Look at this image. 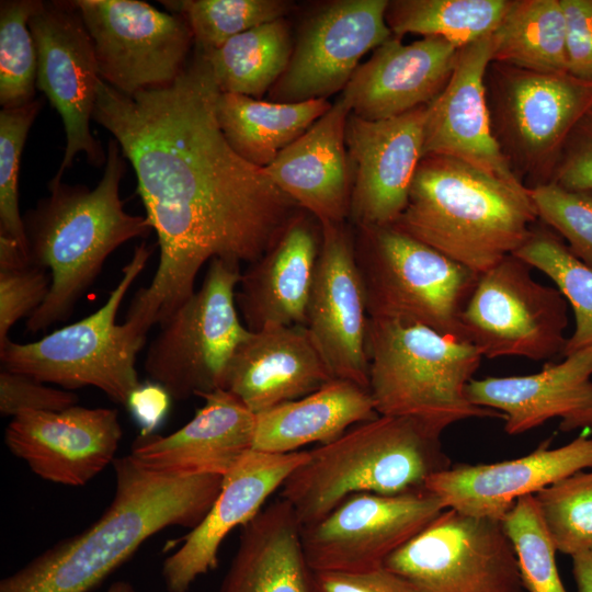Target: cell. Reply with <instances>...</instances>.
I'll return each mask as SVG.
<instances>
[{"mask_svg": "<svg viewBox=\"0 0 592 592\" xmlns=\"http://www.w3.org/2000/svg\"><path fill=\"white\" fill-rule=\"evenodd\" d=\"M219 94L196 49L170 86L127 95L102 79L98 84L92 119L132 164L158 237L156 273L125 318L146 334L194 294L206 262L257 261L303 210L228 144L216 114Z\"/></svg>", "mask_w": 592, "mask_h": 592, "instance_id": "obj_1", "label": "cell"}, {"mask_svg": "<svg viewBox=\"0 0 592 592\" xmlns=\"http://www.w3.org/2000/svg\"><path fill=\"white\" fill-rule=\"evenodd\" d=\"M115 494L102 516L0 582V592H90L146 539L170 526L194 528L215 502L217 475L172 477L113 460Z\"/></svg>", "mask_w": 592, "mask_h": 592, "instance_id": "obj_2", "label": "cell"}, {"mask_svg": "<svg viewBox=\"0 0 592 592\" xmlns=\"http://www.w3.org/2000/svg\"><path fill=\"white\" fill-rule=\"evenodd\" d=\"M124 159L118 143L110 139L104 172L95 187L50 180L49 195L24 214L27 260L52 276L45 301L26 320L29 332L67 319L107 257L152 230L147 216L124 209L119 196Z\"/></svg>", "mask_w": 592, "mask_h": 592, "instance_id": "obj_3", "label": "cell"}, {"mask_svg": "<svg viewBox=\"0 0 592 592\" xmlns=\"http://www.w3.org/2000/svg\"><path fill=\"white\" fill-rule=\"evenodd\" d=\"M537 220L530 189L519 179L429 155L392 226L480 274L514 254Z\"/></svg>", "mask_w": 592, "mask_h": 592, "instance_id": "obj_4", "label": "cell"}, {"mask_svg": "<svg viewBox=\"0 0 592 592\" xmlns=\"http://www.w3.org/2000/svg\"><path fill=\"white\" fill-rule=\"evenodd\" d=\"M442 431L408 417L378 415L337 440L308 451V458L281 487V498L301 526L327 515L357 492L399 494L424 488L452 466Z\"/></svg>", "mask_w": 592, "mask_h": 592, "instance_id": "obj_5", "label": "cell"}, {"mask_svg": "<svg viewBox=\"0 0 592 592\" xmlns=\"http://www.w3.org/2000/svg\"><path fill=\"white\" fill-rule=\"evenodd\" d=\"M366 348L379 415L413 418L442 432L468 419H503L466 396L482 360L473 344L422 325L369 318Z\"/></svg>", "mask_w": 592, "mask_h": 592, "instance_id": "obj_6", "label": "cell"}, {"mask_svg": "<svg viewBox=\"0 0 592 592\" xmlns=\"http://www.w3.org/2000/svg\"><path fill=\"white\" fill-rule=\"evenodd\" d=\"M153 251L141 242L135 247L122 277L98 310L30 343L8 341L0 346L2 368L31 376L66 389L95 387L114 402L125 406L139 386L135 367L146 334L125 321L116 323L117 311L134 281Z\"/></svg>", "mask_w": 592, "mask_h": 592, "instance_id": "obj_7", "label": "cell"}, {"mask_svg": "<svg viewBox=\"0 0 592 592\" xmlns=\"http://www.w3.org/2000/svg\"><path fill=\"white\" fill-rule=\"evenodd\" d=\"M354 255L369 318L418 323L463 341L479 274L392 225L357 227Z\"/></svg>", "mask_w": 592, "mask_h": 592, "instance_id": "obj_8", "label": "cell"}, {"mask_svg": "<svg viewBox=\"0 0 592 592\" xmlns=\"http://www.w3.org/2000/svg\"><path fill=\"white\" fill-rule=\"evenodd\" d=\"M241 273L239 262L212 260L201 287L159 325L144 368L172 399L225 389L230 361L251 332L236 304Z\"/></svg>", "mask_w": 592, "mask_h": 592, "instance_id": "obj_9", "label": "cell"}, {"mask_svg": "<svg viewBox=\"0 0 592 592\" xmlns=\"http://www.w3.org/2000/svg\"><path fill=\"white\" fill-rule=\"evenodd\" d=\"M485 84L491 132L512 172L528 189L548 183L566 138L592 107V82L491 62Z\"/></svg>", "mask_w": 592, "mask_h": 592, "instance_id": "obj_10", "label": "cell"}, {"mask_svg": "<svg viewBox=\"0 0 592 592\" xmlns=\"http://www.w3.org/2000/svg\"><path fill=\"white\" fill-rule=\"evenodd\" d=\"M533 269L514 254L480 273L463 310V341L482 357L533 361L562 354L569 304L557 287L532 276Z\"/></svg>", "mask_w": 592, "mask_h": 592, "instance_id": "obj_11", "label": "cell"}, {"mask_svg": "<svg viewBox=\"0 0 592 592\" xmlns=\"http://www.w3.org/2000/svg\"><path fill=\"white\" fill-rule=\"evenodd\" d=\"M384 567L412 592H526L501 521L453 509L442 511Z\"/></svg>", "mask_w": 592, "mask_h": 592, "instance_id": "obj_12", "label": "cell"}, {"mask_svg": "<svg viewBox=\"0 0 592 592\" xmlns=\"http://www.w3.org/2000/svg\"><path fill=\"white\" fill-rule=\"evenodd\" d=\"M102 81L127 94L170 86L194 43L185 20L139 0H75Z\"/></svg>", "mask_w": 592, "mask_h": 592, "instance_id": "obj_13", "label": "cell"}, {"mask_svg": "<svg viewBox=\"0 0 592 592\" xmlns=\"http://www.w3.org/2000/svg\"><path fill=\"white\" fill-rule=\"evenodd\" d=\"M444 510L425 488L399 494L353 493L322 519L301 526L303 550L312 571L377 570Z\"/></svg>", "mask_w": 592, "mask_h": 592, "instance_id": "obj_14", "label": "cell"}, {"mask_svg": "<svg viewBox=\"0 0 592 592\" xmlns=\"http://www.w3.org/2000/svg\"><path fill=\"white\" fill-rule=\"evenodd\" d=\"M36 52V89L59 113L64 157L52 181H61L78 153L100 167L106 153L90 130L101 80L92 39L73 1H44L29 22Z\"/></svg>", "mask_w": 592, "mask_h": 592, "instance_id": "obj_15", "label": "cell"}, {"mask_svg": "<svg viewBox=\"0 0 592 592\" xmlns=\"http://www.w3.org/2000/svg\"><path fill=\"white\" fill-rule=\"evenodd\" d=\"M388 0L331 1L303 23L289 62L270 90L273 102L327 99L344 90L360 59L392 36Z\"/></svg>", "mask_w": 592, "mask_h": 592, "instance_id": "obj_16", "label": "cell"}, {"mask_svg": "<svg viewBox=\"0 0 592 592\" xmlns=\"http://www.w3.org/2000/svg\"><path fill=\"white\" fill-rule=\"evenodd\" d=\"M321 243L307 307L306 328L334 378L369 390V316L345 223H320Z\"/></svg>", "mask_w": 592, "mask_h": 592, "instance_id": "obj_17", "label": "cell"}, {"mask_svg": "<svg viewBox=\"0 0 592 592\" xmlns=\"http://www.w3.org/2000/svg\"><path fill=\"white\" fill-rule=\"evenodd\" d=\"M428 105L367 121L350 114L345 143L353 175L350 217L356 227L388 226L403 213L422 159Z\"/></svg>", "mask_w": 592, "mask_h": 592, "instance_id": "obj_18", "label": "cell"}, {"mask_svg": "<svg viewBox=\"0 0 592 592\" xmlns=\"http://www.w3.org/2000/svg\"><path fill=\"white\" fill-rule=\"evenodd\" d=\"M122 435L117 410L72 406L21 412L8 424L4 441L41 478L79 487L113 463Z\"/></svg>", "mask_w": 592, "mask_h": 592, "instance_id": "obj_19", "label": "cell"}, {"mask_svg": "<svg viewBox=\"0 0 592 592\" xmlns=\"http://www.w3.org/2000/svg\"><path fill=\"white\" fill-rule=\"evenodd\" d=\"M308 458V451L274 454L250 449L223 477L219 493L204 519L180 540L161 567L168 592H187L218 566L219 547L237 526L252 520L269 497Z\"/></svg>", "mask_w": 592, "mask_h": 592, "instance_id": "obj_20", "label": "cell"}, {"mask_svg": "<svg viewBox=\"0 0 592 592\" xmlns=\"http://www.w3.org/2000/svg\"><path fill=\"white\" fill-rule=\"evenodd\" d=\"M550 440L522 457L490 464H456L428 478L424 488L445 509L501 521L522 497L592 467V439L580 435L551 448Z\"/></svg>", "mask_w": 592, "mask_h": 592, "instance_id": "obj_21", "label": "cell"}, {"mask_svg": "<svg viewBox=\"0 0 592 592\" xmlns=\"http://www.w3.org/2000/svg\"><path fill=\"white\" fill-rule=\"evenodd\" d=\"M492 49V34L458 48L445 88L428 105L422 157L446 156L516 178L491 132L485 78Z\"/></svg>", "mask_w": 592, "mask_h": 592, "instance_id": "obj_22", "label": "cell"}, {"mask_svg": "<svg viewBox=\"0 0 592 592\" xmlns=\"http://www.w3.org/2000/svg\"><path fill=\"white\" fill-rule=\"evenodd\" d=\"M178 431L139 435L130 456L143 468L172 477H224L253 446L255 414L237 397L218 389Z\"/></svg>", "mask_w": 592, "mask_h": 592, "instance_id": "obj_23", "label": "cell"}, {"mask_svg": "<svg viewBox=\"0 0 592 592\" xmlns=\"http://www.w3.org/2000/svg\"><path fill=\"white\" fill-rule=\"evenodd\" d=\"M457 50L435 37L402 44L392 35L357 67L341 95L352 114L367 121L429 105L445 88Z\"/></svg>", "mask_w": 592, "mask_h": 592, "instance_id": "obj_24", "label": "cell"}, {"mask_svg": "<svg viewBox=\"0 0 592 592\" xmlns=\"http://www.w3.org/2000/svg\"><path fill=\"white\" fill-rule=\"evenodd\" d=\"M334 377L305 326L267 325L237 348L225 389L254 414L305 397Z\"/></svg>", "mask_w": 592, "mask_h": 592, "instance_id": "obj_25", "label": "cell"}, {"mask_svg": "<svg viewBox=\"0 0 592 592\" xmlns=\"http://www.w3.org/2000/svg\"><path fill=\"white\" fill-rule=\"evenodd\" d=\"M351 109L341 95L264 168L271 181L319 223L350 217L353 175L345 130Z\"/></svg>", "mask_w": 592, "mask_h": 592, "instance_id": "obj_26", "label": "cell"}, {"mask_svg": "<svg viewBox=\"0 0 592 592\" xmlns=\"http://www.w3.org/2000/svg\"><path fill=\"white\" fill-rule=\"evenodd\" d=\"M320 243V223L303 209L241 273L236 304L248 330L267 325L306 327Z\"/></svg>", "mask_w": 592, "mask_h": 592, "instance_id": "obj_27", "label": "cell"}, {"mask_svg": "<svg viewBox=\"0 0 592 592\" xmlns=\"http://www.w3.org/2000/svg\"><path fill=\"white\" fill-rule=\"evenodd\" d=\"M466 396L475 406L500 412L510 435L563 419L592 406V348L531 375L473 378Z\"/></svg>", "mask_w": 592, "mask_h": 592, "instance_id": "obj_28", "label": "cell"}, {"mask_svg": "<svg viewBox=\"0 0 592 592\" xmlns=\"http://www.w3.org/2000/svg\"><path fill=\"white\" fill-rule=\"evenodd\" d=\"M301 525L280 498L241 526L238 548L219 592H312Z\"/></svg>", "mask_w": 592, "mask_h": 592, "instance_id": "obj_29", "label": "cell"}, {"mask_svg": "<svg viewBox=\"0 0 592 592\" xmlns=\"http://www.w3.org/2000/svg\"><path fill=\"white\" fill-rule=\"evenodd\" d=\"M378 415L368 389L333 378L305 397L255 414L252 449L286 454L311 443L328 444Z\"/></svg>", "mask_w": 592, "mask_h": 592, "instance_id": "obj_30", "label": "cell"}, {"mask_svg": "<svg viewBox=\"0 0 592 592\" xmlns=\"http://www.w3.org/2000/svg\"><path fill=\"white\" fill-rule=\"evenodd\" d=\"M331 106L327 99L281 103L220 92L216 114L231 148L264 169Z\"/></svg>", "mask_w": 592, "mask_h": 592, "instance_id": "obj_31", "label": "cell"}, {"mask_svg": "<svg viewBox=\"0 0 592 592\" xmlns=\"http://www.w3.org/2000/svg\"><path fill=\"white\" fill-rule=\"evenodd\" d=\"M492 41L491 62L537 72H568L560 0H511Z\"/></svg>", "mask_w": 592, "mask_h": 592, "instance_id": "obj_32", "label": "cell"}, {"mask_svg": "<svg viewBox=\"0 0 592 592\" xmlns=\"http://www.w3.org/2000/svg\"><path fill=\"white\" fill-rule=\"evenodd\" d=\"M293 48L291 25L283 18L242 32L204 55L221 93L259 100L285 71Z\"/></svg>", "mask_w": 592, "mask_h": 592, "instance_id": "obj_33", "label": "cell"}, {"mask_svg": "<svg viewBox=\"0 0 592 592\" xmlns=\"http://www.w3.org/2000/svg\"><path fill=\"white\" fill-rule=\"evenodd\" d=\"M511 0H391L385 20L394 36L418 34L457 48L492 34Z\"/></svg>", "mask_w": 592, "mask_h": 592, "instance_id": "obj_34", "label": "cell"}, {"mask_svg": "<svg viewBox=\"0 0 592 592\" xmlns=\"http://www.w3.org/2000/svg\"><path fill=\"white\" fill-rule=\"evenodd\" d=\"M514 255L546 274L572 309L574 328L561 356L592 348V269L578 260L558 235L540 226L533 227Z\"/></svg>", "mask_w": 592, "mask_h": 592, "instance_id": "obj_35", "label": "cell"}, {"mask_svg": "<svg viewBox=\"0 0 592 592\" xmlns=\"http://www.w3.org/2000/svg\"><path fill=\"white\" fill-rule=\"evenodd\" d=\"M160 3L187 23L195 49L209 54L234 36L285 15V0H163Z\"/></svg>", "mask_w": 592, "mask_h": 592, "instance_id": "obj_36", "label": "cell"}, {"mask_svg": "<svg viewBox=\"0 0 592 592\" xmlns=\"http://www.w3.org/2000/svg\"><path fill=\"white\" fill-rule=\"evenodd\" d=\"M39 0L0 2V104L2 109L34 100L37 52L29 22L42 8Z\"/></svg>", "mask_w": 592, "mask_h": 592, "instance_id": "obj_37", "label": "cell"}, {"mask_svg": "<svg viewBox=\"0 0 592 592\" xmlns=\"http://www.w3.org/2000/svg\"><path fill=\"white\" fill-rule=\"evenodd\" d=\"M526 592H567L556 565V547L533 494L520 498L501 520Z\"/></svg>", "mask_w": 592, "mask_h": 592, "instance_id": "obj_38", "label": "cell"}, {"mask_svg": "<svg viewBox=\"0 0 592 592\" xmlns=\"http://www.w3.org/2000/svg\"><path fill=\"white\" fill-rule=\"evenodd\" d=\"M534 497L557 551L592 550V471H577Z\"/></svg>", "mask_w": 592, "mask_h": 592, "instance_id": "obj_39", "label": "cell"}, {"mask_svg": "<svg viewBox=\"0 0 592 592\" xmlns=\"http://www.w3.org/2000/svg\"><path fill=\"white\" fill-rule=\"evenodd\" d=\"M42 100L0 111V235L18 242L27 258L23 216L19 209L18 180L27 134L42 109Z\"/></svg>", "mask_w": 592, "mask_h": 592, "instance_id": "obj_40", "label": "cell"}, {"mask_svg": "<svg viewBox=\"0 0 592 592\" xmlns=\"http://www.w3.org/2000/svg\"><path fill=\"white\" fill-rule=\"evenodd\" d=\"M538 219L562 237L569 251L592 269V193L555 183L530 189Z\"/></svg>", "mask_w": 592, "mask_h": 592, "instance_id": "obj_41", "label": "cell"}, {"mask_svg": "<svg viewBox=\"0 0 592 592\" xmlns=\"http://www.w3.org/2000/svg\"><path fill=\"white\" fill-rule=\"evenodd\" d=\"M50 285V273L29 262L0 267V346L9 341L10 329L45 301Z\"/></svg>", "mask_w": 592, "mask_h": 592, "instance_id": "obj_42", "label": "cell"}, {"mask_svg": "<svg viewBox=\"0 0 592 592\" xmlns=\"http://www.w3.org/2000/svg\"><path fill=\"white\" fill-rule=\"evenodd\" d=\"M78 397L69 390H61L31 376L1 368L0 412L4 417H15L23 411H60L76 406Z\"/></svg>", "mask_w": 592, "mask_h": 592, "instance_id": "obj_43", "label": "cell"}, {"mask_svg": "<svg viewBox=\"0 0 592 592\" xmlns=\"http://www.w3.org/2000/svg\"><path fill=\"white\" fill-rule=\"evenodd\" d=\"M548 183L592 193V107L566 138Z\"/></svg>", "mask_w": 592, "mask_h": 592, "instance_id": "obj_44", "label": "cell"}, {"mask_svg": "<svg viewBox=\"0 0 592 592\" xmlns=\"http://www.w3.org/2000/svg\"><path fill=\"white\" fill-rule=\"evenodd\" d=\"M567 30L568 73L592 82V0H560Z\"/></svg>", "mask_w": 592, "mask_h": 592, "instance_id": "obj_45", "label": "cell"}, {"mask_svg": "<svg viewBox=\"0 0 592 592\" xmlns=\"http://www.w3.org/2000/svg\"><path fill=\"white\" fill-rule=\"evenodd\" d=\"M312 592H412L407 582L385 567L366 572L312 571Z\"/></svg>", "mask_w": 592, "mask_h": 592, "instance_id": "obj_46", "label": "cell"}, {"mask_svg": "<svg viewBox=\"0 0 592 592\" xmlns=\"http://www.w3.org/2000/svg\"><path fill=\"white\" fill-rule=\"evenodd\" d=\"M170 394L159 384H139L129 395L125 407L140 429V435L155 434L171 408Z\"/></svg>", "mask_w": 592, "mask_h": 592, "instance_id": "obj_47", "label": "cell"}, {"mask_svg": "<svg viewBox=\"0 0 592 592\" xmlns=\"http://www.w3.org/2000/svg\"><path fill=\"white\" fill-rule=\"evenodd\" d=\"M578 592H592V550L571 556Z\"/></svg>", "mask_w": 592, "mask_h": 592, "instance_id": "obj_48", "label": "cell"}, {"mask_svg": "<svg viewBox=\"0 0 592 592\" xmlns=\"http://www.w3.org/2000/svg\"><path fill=\"white\" fill-rule=\"evenodd\" d=\"M559 429L563 432H570L578 429L592 430V406L561 419Z\"/></svg>", "mask_w": 592, "mask_h": 592, "instance_id": "obj_49", "label": "cell"}, {"mask_svg": "<svg viewBox=\"0 0 592 592\" xmlns=\"http://www.w3.org/2000/svg\"><path fill=\"white\" fill-rule=\"evenodd\" d=\"M106 592H137L132 583L127 581H116L111 584Z\"/></svg>", "mask_w": 592, "mask_h": 592, "instance_id": "obj_50", "label": "cell"}]
</instances>
